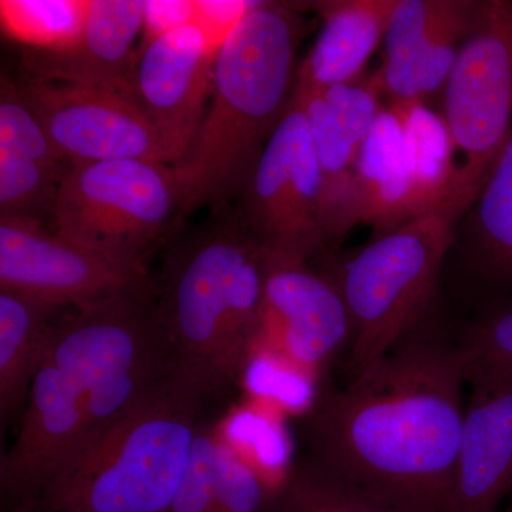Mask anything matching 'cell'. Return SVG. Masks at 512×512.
<instances>
[{
    "instance_id": "e0dca14e",
    "label": "cell",
    "mask_w": 512,
    "mask_h": 512,
    "mask_svg": "<svg viewBox=\"0 0 512 512\" xmlns=\"http://www.w3.org/2000/svg\"><path fill=\"white\" fill-rule=\"evenodd\" d=\"M322 28L299 63L296 82L329 89L359 79L382 42L397 0H322L309 3Z\"/></svg>"
},
{
    "instance_id": "d6986e66",
    "label": "cell",
    "mask_w": 512,
    "mask_h": 512,
    "mask_svg": "<svg viewBox=\"0 0 512 512\" xmlns=\"http://www.w3.org/2000/svg\"><path fill=\"white\" fill-rule=\"evenodd\" d=\"M315 144L320 170V229L326 247H335L359 225L356 167L362 146L349 136L320 89L295 82Z\"/></svg>"
},
{
    "instance_id": "f546056e",
    "label": "cell",
    "mask_w": 512,
    "mask_h": 512,
    "mask_svg": "<svg viewBox=\"0 0 512 512\" xmlns=\"http://www.w3.org/2000/svg\"><path fill=\"white\" fill-rule=\"evenodd\" d=\"M217 446L218 439L211 431H198L190 464L171 512H215Z\"/></svg>"
},
{
    "instance_id": "d6a6232c",
    "label": "cell",
    "mask_w": 512,
    "mask_h": 512,
    "mask_svg": "<svg viewBox=\"0 0 512 512\" xmlns=\"http://www.w3.org/2000/svg\"><path fill=\"white\" fill-rule=\"evenodd\" d=\"M507 512H512V504H511L510 510H508Z\"/></svg>"
},
{
    "instance_id": "1f68e13d",
    "label": "cell",
    "mask_w": 512,
    "mask_h": 512,
    "mask_svg": "<svg viewBox=\"0 0 512 512\" xmlns=\"http://www.w3.org/2000/svg\"><path fill=\"white\" fill-rule=\"evenodd\" d=\"M194 19L195 0H144L140 49L173 30L192 25Z\"/></svg>"
},
{
    "instance_id": "9a60e30c",
    "label": "cell",
    "mask_w": 512,
    "mask_h": 512,
    "mask_svg": "<svg viewBox=\"0 0 512 512\" xmlns=\"http://www.w3.org/2000/svg\"><path fill=\"white\" fill-rule=\"evenodd\" d=\"M143 20L141 0H89L79 39L56 52L28 50L23 74L110 90L133 99L131 79L138 59L134 45L143 33Z\"/></svg>"
},
{
    "instance_id": "4fadbf2b",
    "label": "cell",
    "mask_w": 512,
    "mask_h": 512,
    "mask_svg": "<svg viewBox=\"0 0 512 512\" xmlns=\"http://www.w3.org/2000/svg\"><path fill=\"white\" fill-rule=\"evenodd\" d=\"M463 349L468 397L447 512H494L512 487V365Z\"/></svg>"
},
{
    "instance_id": "7c38bea8",
    "label": "cell",
    "mask_w": 512,
    "mask_h": 512,
    "mask_svg": "<svg viewBox=\"0 0 512 512\" xmlns=\"http://www.w3.org/2000/svg\"><path fill=\"white\" fill-rule=\"evenodd\" d=\"M264 298L261 340L296 369L315 379L348 352L352 319L345 299L332 278L308 261L266 252Z\"/></svg>"
},
{
    "instance_id": "ac0fdd59",
    "label": "cell",
    "mask_w": 512,
    "mask_h": 512,
    "mask_svg": "<svg viewBox=\"0 0 512 512\" xmlns=\"http://www.w3.org/2000/svg\"><path fill=\"white\" fill-rule=\"evenodd\" d=\"M359 224L373 229V238L429 212L424 207L404 150L403 127L393 107H384L357 158Z\"/></svg>"
},
{
    "instance_id": "cb8c5ba5",
    "label": "cell",
    "mask_w": 512,
    "mask_h": 512,
    "mask_svg": "<svg viewBox=\"0 0 512 512\" xmlns=\"http://www.w3.org/2000/svg\"><path fill=\"white\" fill-rule=\"evenodd\" d=\"M62 175L0 146V220L45 227L52 221Z\"/></svg>"
},
{
    "instance_id": "7402d4cb",
    "label": "cell",
    "mask_w": 512,
    "mask_h": 512,
    "mask_svg": "<svg viewBox=\"0 0 512 512\" xmlns=\"http://www.w3.org/2000/svg\"><path fill=\"white\" fill-rule=\"evenodd\" d=\"M447 3L448 0H397L383 37V63L377 69L389 104L423 101L420 64Z\"/></svg>"
},
{
    "instance_id": "8992f818",
    "label": "cell",
    "mask_w": 512,
    "mask_h": 512,
    "mask_svg": "<svg viewBox=\"0 0 512 512\" xmlns=\"http://www.w3.org/2000/svg\"><path fill=\"white\" fill-rule=\"evenodd\" d=\"M466 214L463 205L448 198L325 265L323 272L338 286L352 319L349 380L434 315L448 255Z\"/></svg>"
},
{
    "instance_id": "83f0119b",
    "label": "cell",
    "mask_w": 512,
    "mask_h": 512,
    "mask_svg": "<svg viewBox=\"0 0 512 512\" xmlns=\"http://www.w3.org/2000/svg\"><path fill=\"white\" fill-rule=\"evenodd\" d=\"M265 497L266 483L261 474L228 441L218 439L215 512H258Z\"/></svg>"
},
{
    "instance_id": "ffe728a7",
    "label": "cell",
    "mask_w": 512,
    "mask_h": 512,
    "mask_svg": "<svg viewBox=\"0 0 512 512\" xmlns=\"http://www.w3.org/2000/svg\"><path fill=\"white\" fill-rule=\"evenodd\" d=\"M56 309L0 288V419L22 417L37 367L45 355Z\"/></svg>"
},
{
    "instance_id": "3957f363",
    "label": "cell",
    "mask_w": 512,
    "mask_h": 512,
    "mask_svg": "<svg viewBox=\"0 0 512 512\" xmlns=\"http://www.w3.org/2000/svg\"><path fill=\"white\" fill-rule=\"evenodd\" d=\"M171 245L154 281L158 325L171 376L207 402L261 345L266 251L229 207Z\"/></svg>"
},
{
    "instance_id": "52a82bcc",
    "label": "cell",
    "mask_w": 512,
    "mask_h": 512,
    "mask_svg": "<svg viewBox=\"0 0 512 512\" xmlns=\"http://www.w3.org/2000/svg\"><path fill=\"white\" fill-rule=\"evenodd\" d=\"M178 195L173 167L150 160L70 164L50 231L94 254L147 268L174 239Z\"/></svg>"
},
{
    "instance_id": "9c48e42d",
    "label": "cell",
    "mask_w": 512,
    "mask_h": 512,
    "mask_svg": "<svg viewBox=\"0 0 512 512\" xmlns=\"http://www.w3.org/2000/svg\"><path fill=\"white\" fill-rule=\"evenodd\" d=\"M320 170L308 117L292 94L284 119L238 200V212L272 255L308 261L328 251L320 229Z\"/></svg>"
},
{
    "instance_id": "5bb4252c",
    "label": "cell",
    "mask_w": 512,
    "mask_h": 512,
    "mask_svg": "<svg viewBox=\"0 0 512 512\" xmlns=\"http://www.w3.org/2000/svg\"><path fill=\"white\" fill-rule=\"evenodd\" d=\"M215 57L194 23L138 50L131 94L163 140L171 165L190 147L207 110Z\"/></svg>"
},
{
    "instance_id": "8fae6325",
    "label": "cell",
    "mask_w": 512,
    "mask_h": 512,
    "mask_svg": "<svg viewBox=\"0 0 512 512\" xmlns=\"http://www.w3.org/2000/svg\"><path fill=\"white\" fill-rule=\"evenodd\" d=\"M16 84L67 163L133 158L170 164L156 128L126 94L25 74Z\"/></svg>"
},
{
    "instance_id": "4316f807",
    "label": "cell",
    "mask_w": 512,
    "mask_h": 512,
    "mask_svg": "<svg viewBox=\"0 0 512 512\" xmlns=\"http://www.w3.org/2000/svg\"><path fill=\"white\" fill-rule=\"evenodd\" d=\"M0 146L18 151L62 177L69 171L70 164L59 156L18 84L8 76L0 80Z\"/></svg>"
},
{
    "instance_id": "4dcf8cb0",
    "label": "cell",
    "mask_w": 512,
    "mask_h": 512,
    "mask_svg": "<svg viewBox=\"0 0 512 512\" xmlns=\"http://www.w3.org/2000/svg\"><path fill=\"white\" fill-rule=\"evenodd\" d=\"M258 3L248 0H195L194 25L201 29L208 46L217 55L225 40Z\"/></svg>"
},
{
    "instance_id": "5b68a950",
    "label": "cell",
    "mask_w": 512,
    "mask_h": 512,
    "mask_svg": "<svg viewBox=\"0 0 512 512\" xmlns=\"http://www.w3.org/2000/svg\"><path fill=\"white\" fill-rule=\"evenodd\" d=\"M173 376L56 471L39 512H171L204 406Z\"/></svg>"
},
{
    "instance_id": "ba28073f",
    "label": "cell",
    "mask_w": 512,
    "mask_h": 512,
    "mask_svg": "<svg viewBox=\"0 0 512 512\" xmlns=\"http://www.w3.org/2000/svg\"><path fill=\"white\" fill-rule=\"evenodd\" d=\"M443 90L441 116L461 157L450 198L468 212L512 134L511 0L481 2Z\"/></svg>"
},
{
    "instance_id": "484cf974",
    "label": "cell",
    "mask_w": 512,
    "mask_h": 512,
    "mask_svg": "<svg viewBox=\"0 0 512 512\" xmlns=\"http://www.w3.org/2000/svg\"><path fill=\"white\" fill-rule=\"evenodd\" d=\"M480 8L481 2L448 0L420 64L419 89L424 103L446 86L461 46L476 25Z\"/></svg>"
},
{
    "instance_id": "277c9868",
    "label": "cell",
    "mask_w": 512,
    "mask_h": 512,
    "mask_svg": "<svg viewBox=\"0 0 512 512\" xmlns=\"http://www.w3.org/2000/svg\"><path fill=\"white\" fill-rule=\"evenodd\" d=\"M309 25L293 5L259 2L215 57L211 104L184 156L171 165L178 195L174 238L201 208L239 200L284 119Z\"/></svg>"
},
{
    "instance_id": "30bf717a",
    "label": "cell",
    "mask_w": 512,
    "mask_h": 512,
    "mask_svg": "<svg viewBox=\"0 0 512 512\" xmlns=\"http://www.w3.org/2000/svg\"><path fill=\"white\" fill-rule=\"evenodd\" d=\"M153 285L147 268L94 254L40 225L0 220V288L60 311L151 291Z\"/></svg>"
},
{
    "instance_id": "f1b7e54d",
    "label": "cell",
    "mask_w": 512,
    "mask_h": 512,
    "mask_svg": "<svg viewBox=\"0 0 512 512\" xmlns=\"http://www.w3.org/2000/svg\"><path fill=\"white\" fill-rule=\"evenodd\" d=\"M461 346L480 355L512 365V299H491L461 326Z\"/></svg>"
},
{
    "instance_id": "44dd1931",
    "label": "cell",
    "mask_w": 512,
    "mask_h": 512,
    "mask_svg": "<svg viewBox=\"0 0 512 512\" xmlns=\"http://www.w3.org/2000/svg\"><path fill=\"white\" fill-rule=\"evenodd\" d=\"M399 114L414 185L427 211L450 198L457 180L456 151L443 116L424 101L389 104Z\"/></svg>"
},
{
    "instance_id": "2e32d148",
    "label": "cell",
    "mask_w": 512,
    "mask_h": 512,
    "mask_svg": "<svg viewBox=\"0 0 512 512\" xmlns=\"http://www.w3.org/2000/svg\"><path fill=\"white\" fill-rule=\"evenodd\" d=\"M461 292L478 302L512 293V134L473 207L458 224L448 255Z\"/></svg>"
},
{
    "instance_id": "d4e9b609",
    "label": "cell",
    "mask_w": 512,
    "mask_h": 512,
    "mask_svg": "<svg viewBox=\"0 0 512 512\" xmlns=\"http://www.w3.org/2000/svg\"><path fill=\"white\" fill-rule=\"evenodd\" d=\"M282 512H406L312 460L286 484Z\"/></svg>"
},
{
    "instance_id": "6da1fadb",
    "label": "cell",
    "mask_w": 512,
    "mask_h": 512,
    "mask_svg": "<svg viewBox=\"0 0 512 512\" xmlns=\"http://www.w3.org/2000/svg\"><path fill=\"white\" fill-rule=\"evenodd\" d=\"M433 316L308 416L315 463L406 512L448 511L466 412V353Z\"/></svg>"
},
{
    "instance_id": "603a6c76",
    "label": "cell",
    "mask_w": 512,
    "mask_h": 512,
    "mask_svg": "<svg viewBox=\"0 0 512 512\" xmlns=\"http://www.w3.org/2000/svg\"><path fill=\"white\" fill-rule=\"evenodd\" d=\"M89 0H2L3 33L35 52L72 46L82 33Z\"/></svg>"
},
{
    "instance_id": "7a4b0ae2",
    "label": "cell",
    "mask_w": 512,
    "mask_h": 512,
    "mask_svg": "<svg viewBox=\"0 0 512 512\" xmlns=\"http://www.w3.org/2000/svg\"><path fill=\"white\" fill-rule=\"evenodd\" d=\"M170 376L154 288L56 319L18 437L0 461L3 500L29 507L63 464Z\"/></svg>"
}]
</instances>
